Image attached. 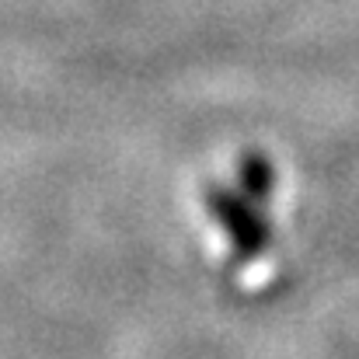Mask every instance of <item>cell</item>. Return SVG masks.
<instances>
[{
	"instance_id": "1",
	"label": "cell",
	"mask_w": 359,
	"mask_h": 359,
	"mask_svg": "<svg viewBox=\"0 0 359 359\" xmlns=\"http://www.w3.org/2000/svg\"><path fill=\"white\" fill-rule=\"evenodd\" d=\"M213 210H227L234 217L224 213H210L213 227L220 231L224 248H231L227 258V272L244 279L248 286H258V272L265 269V255L269 248L279 244V196H276V182L269 175V168H258L255 178V196H244V175L238 178H224L220 185L210 189V203Z\"/></svg>"
}]
</instances>
